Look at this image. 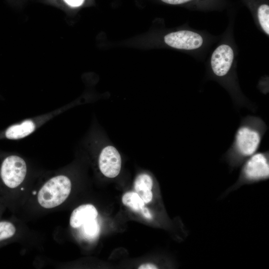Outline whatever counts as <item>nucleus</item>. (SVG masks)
Segmentation results:
<instances>
[{
    "label": "nucleus",
    "instance_id": "nucleus-1",
    "mask_svg": "<svg viewBox=\"0 0 269 269\" xmlns=\"http://www.w3.org/2000/svg\"><path fill=\"white\" fill-rule=\"evenodd\" d=\"M267 129L266 123L258 117L247 116L242 119L232 144L224 155L232 170L257 152Z\"/></svg>",
    "mask_w": 269,
    "mask_h": 269
},
{
    "label": "nucleus",
    "instance_id": "nucleus-2",
    "mask_svg": "<svg viewBox=\"0 0 269 269\" xmlns=\"http://www.w3.org/2000/svg\"><path fill=\"white\" fill-rule=\"evenodd\" d=\"M243 163L236 182L225 191L222 197L227 196L243 185L258 183L269 179V152L268 150L255 153Z\"/></svg>",
    "mask_w": 269,
    "mask_h": 269
},
{
    "label": "nucleus",
    "instance_id": "nucleus-3",
    "mask_svg": "<svg viewBox=\"0 0 269 269\" xmlns=\"http://www.w3.org/2000/svg\"><path fill=\"white\" fill-rule=\"evenodd\" d=\"M71 190L70 179L64 175H57L49 179L40 188L37 200L43 208L50 209L63 203Z\"/></svg>",
    "mask_w": 269,
    "mask_h": 269
},
{
    "label": "nucleus",
    "instance_id": "nucleus-4",
    "mask_svg": "<svg viewBox=\"0 0 269 269\" xmlns=\"http://www.w3.org/2000/svg\"><path fill=\"white\" fill-rule=\"evenodd\" d=\"M27 172L24 160L16 155L5 156L0 163V184L9 189L19 186L23 181Z\"/></svg>",
    "mask_w": 269,
    "mask_h": 269
},
{
    "label": "nucleus",
    "instance_id": "nucleus-5",
    "mask_svg": "<svg viewBox=\"0 0 269 269\" xmlns=\"http://www.w3.org/2000/svg\"><path fill=\"white\" fill-rule=\"evenodd\" d=\"M234 58V52L230 46L225 44L218 46L211 58V67L214 75L220 79L227 78Z\"/></svg>",
    "mask_w": 269,
    "mask_h": 269
},
{
    "label": "nucleus",
    "instance_id": "nucleus-6",
    "mask_svg": "<svg viewBox=\"0 0 269 269\" xmlns=\"http://www.w3.org/2000/svg\"><path fill=\"white\" fill-rule=\"evenodd\" d=\"M164 41L167 45L171 47L182 50L197 49L203 43V39L200 34L187 30L167 34L165 35Z\"/></svg>",
    "mask_w": 269,
    "mask_h": 269
},
{
    "label": "nucleus",
    "instance_id": "nucleus-7",
    "mask_svg": "<svg viewBox=\"0 0 269 269\" xmlns=\"http://www.w3.org/2000/svg\"><path fill=\"white\" fill-rule=\"evenodd\" d=\"M99 166L105 176L113 178L118 176L122 166V158L118 150L112 145L103 148L99 155Z\"/></svg>",
    "mask_w": 269,
    "mask_h": 269
},
{
    "label": "nucleus",
    "instance_id": "nucleus-8",
    "mask_svg": "<svg viewBox=\"0 0 269 269\" xmlns=\"http://www.w3.org/2000/svg\"><path fill=\"white\" fill-rule=\"evenodd\" d=\"M98 211L93 205H81L73 211L70 218V225L74 228H79L87 221L96 219Z\"/></svg>",
    "mask_w": 269,
    "mask_h": 269
},
{
    "label": "nucleus",
    "instance_id": "nucleus-9",
    "mask_svg": "<svg viewBox=\"0 0 269 269\" xmlns=\"http://www.w3.org/2000/svg\"><path fill=\"white\" fill-rule=\"evenodd\" d=\"M35 122L27 119L9 126L4 133L5 138L9 139H19L26 137L32 134L36 129Z\"/></svg>",
    "mask_w": 269,
    "mask_h": 269
},
{
    "label": "nucleus",
    "instance_id": "nucleus-10",
    "mask_svg": "<svg viewBox=\"0 0 269 269\" xmlns=\"http://www.w3.org/2000/svg\"><path fill=\"white\" fill-rule=\"evenodd\" d=\"M153 181L151 177L145 173L138 175L134 182V188L144 203L151 201L153 194L151 189Z\"/></svg>",
    "mask_w": 269,
    "mask_h": 269
},
{
    "label": "nucleus",
    "instance_id": "nucleus-11",
    "mask_svg": "<svg viewBox=\"0 0 269 269\" xmlns=\"http://www.w3.org/2000/svg\"><path fill=\"white\" fill-rule=\"evenodd\" d=\"M122 202L134 212H139L144 203L135 192H127L122 197Z\"/></svg>",
    "mask_w": 269,
    "mask_h": 269
},
{
    "label": "nucleus",
    "instance_id": "nucleus-12",
    "mask_svg": "<svg viewBox=\"0 0 269 269\" xmlns=\"http://www.w3.org/2000/svg\"><path fill=\"white\" fill-rule=\"evenodd\" d=\"M82 226L83 235L87 239H94L98 236L100 227L96 219H90Z\"/></svg>",
    "mask_w": 269,
    "mask_h": 269
},
{
    "label": "nucleus",
    "instance_id": "nucleus-13",
    "mask_svg": "<svg viewBox=\"0 0 269 269\" xmlns=\"http://www.w3.org/2000/svg\"><path fill=\"white\" fill-rule=\"evenodd\" d=\"M258 18L263 30L269 35V6L267 4L261 5L257 11Z\"/></svg>",
    "mask_w": 269,
    "mask_h": 269
},
{
    "label": "nucleus",
    "instance_id": "nucleus-14",
    "mask_svg": "<svg viewBox=\"0 0 269 269\" xmlns=\"http://www.w3.org/2000/svg\"><path fill=\"white\" fill-rule=\"evenodd\" d=\"M16 227L11 222L0 221V243L12 238L16 233Z\"/></svg>",
    "mask_w": 269,
    "mask_h": 269
},
{
    "label": "nucleus",
    "instance_id": "nucleus-15",
    "mask_svg": "<svg viewBox=\"0 0 269 269\" xmlns=\"http://www.w3.org/2000/svg\"><path fill=\"white\" fill-rule=\"evenodd\" d=\"M67 5L71 7H77L81 6L85 0H62Z\"/></svg>",
    "mask_w": 269,
    "mask_h": 269
},
{
    "label": "nucleus",
    "instance_id": "nucleus-16",
    "mask_svg": "<svg viewBox=\"0 0 269 269\" xmlns=\"http://www.w3.org/2000/svg\"><path fill=\"white\" fill-rule=\"evenodd\" d=\"M162 2L170 4H180L189 2L192 0H161Z\"/></svg>",
    "mask_w": 269,
    "mask_h": 269
},
{
    "label": "nucleus",
    "instance_id": "nucleus-17",
    "mask_svg": "<svg viewBox=\"0 0 269 269\" xmlns=\"http://www.w3.org/2000/svg\"><path fill=\"white\" fill-rule=\"evenodd\" d=\"M139 212L146 219L148 220H151L152 219V215L150 212L149 210L144 206L141 209Z\"/></svg>",
    "mask_w": 269,
    "mask_h": 269
},
{
    "label": "nucleus",
    "instance_id": "nucleus-18",
    "mask_svg": "<svg viewBox=\"0 0 269 269\" xmlns=\"http://www.w3.org/2000/svg\"><path fill=\"white\" fill-rule=\"evenodd\" d=\"M138 269H156L157 266L152 263H146L141 265L138 267Z\"/></svg>",
    "mask_w": 269,
    "mask_h": 269
}]
</instances>
